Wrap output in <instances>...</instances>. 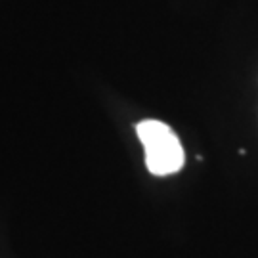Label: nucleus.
<instances>
[{
    "label": "nucleus",
    "instance_id": "obj_1",
    "mask_svg": "<svg viewBox=\"0 0 258 258\" xmlns=\"http://www.w3.org/2000/svg\"><path fill=\"white\" fill-rule=\"evenodd\" d=\"M142 146L146 149V166L153 176H170L182 170L185 163L184 148L174 130L161 120H142L136 124Z\"/></svg>",
    "mask_w": 258,
    "mask_h": 258
}]
</instances>
